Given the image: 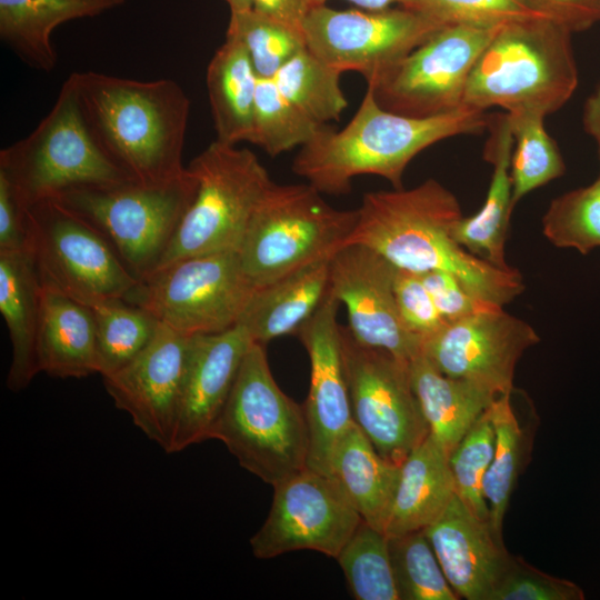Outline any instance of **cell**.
<instances>
[{
	"label": "cell",
	"mask_w": 600,
	"mask_h": 600,
	"mask_svg": "<svg viewBox=\"0 0 600 600\" xmlns=\"http://www.w3.org/2000/svg\"><path fill=\"white\" fill-rule=\"evenodd\" d=\"M339 300L329 291L297 336L310 360V387L303 406L309 430L307 467L329 473L332 453L353 423L344 376Z\"/></svg>",
	"instance_id": "19"
},
{
	"label": "cell",
	"mask_w": 600,
	"mask_h": 600,
	"mask_svg": "<svg viewBox=\"0 0 600 600\" xmlns=\"http://www.w3.org/2000/svg\"><path fill=\"white\" fill-rule=\"evenodd\" d=\"M236 146L214 140L187 166L198 181L197 193L157 269L193 256L239 250L273 181L251 150Z\"/></svg>",
	"instance_id": "9"
},
{
	"label": "cell",
	"mask_w": 600,
	"mask_h": 600,
	"mask_svg": "<svg viewBox=\"0 0 600 600\" xmlns=\"http://www.w3.org/2000/svg\"><path fill=\"white\" fill-rule=\"evenodd\" d=\"M258 289L238 251L193 256L157 269L123 298L187 334L234 327Z\"/></svg>",
	"instance_id": "10"
},
{
	"label": "cell",
	"mask_w": 600,
	"mask_h": 600,
	"mask_svg": "<svg viewBox=\"0 0 600 600\" xmlns=\"http://www.w3.org/2000/svg\"><path fill=\"white\" fill-rule=\"evenodd\" d=\"M252 343L239 324L217 333L192 334L168 453L210 439Z\"/></svg>",
	"instance_id": "20"
},
{
	"label": "cell",
	"mask_w": 600,
	"mask_h": 600,
	"mask_svg": "<svg viewBox=\"0 0 600 600\" xmlns=\"http://www.w3.org/2000/svg\"><path fill=\"white\" fill-rule=\"evenodd\" d=\"M198 189L187 168L167 182L81 187L52 198L92 226L141 281L158 268Z\"/></svg>",
	"instance_id": "7"
},
{
	"label": "cell",
	"mask_w": 600,
	"mask_h": 600,
	"mask_svg": "<svg viewBox=\"0 0 600 600\" xmlns=\"http://www.w3.org/2000/svg\"><path fill=\"white\" fill-rule=\"evenodd\" d=\"M574 582L548 574L518 556L510 554L489 600H583Z\"/></svg>",
	"instance_id": "42"
},
{
	"label": "cell",
	"mask_w": 600,
	"mask_h": 600,
	"mask_svg": "<svg viewBox=\"0 0 600 600\" xmlns=\"http://www.w3.org/2000/svg\"><path fill=\"white\" fill-rule=\"evenodd\" d=\"M454 494L448 454L429 433L400 464L384 533L399 536L426 529Z\"/></svg>",
	"instance_id": "27"
},
{
	"label": "cell",
	"mask_w": 600,
	"mask_h": 600,
	"mask_svg": "<svg viewBox=\"0 0 600 600\" xmlns=\"http://www.w3.org/2000/svg\"><path fill=\"white\" fill-rule=\"evenodd\" d=\"M542 233L553 246L582 254L600 247V176L554 198L542 217Z\"/></svg>",
	"instance_id": "39"
},
{
	"label": "cell",
	"mask_w": 600,
	"mask_h": 600,
	"mask_svg": "<svg viewBox=\"0 0 600 600\" xmlns=\"http://www.w3.org/2000/svg\"><path fill=\"white\" fill-rule=\"evenodd\" d=\"M70 77L91 137L131 179L156 184L186 172L182 154L190 100L177 81L96 71Z\"/></svg>",
	"instance_id": "2"
},
{
	"label": "cell",
	"mask_w": 600,
	"mask_h": 600,
	"mask_svg": "<svg viewBox=\"0 0 600 600\" xmlns=\"http://www.w3.org/2000/svg\"><path fill=\"white\" fill-rule=\"evenodd\" d=\"M124 0H0V37L28 67L49 72L57 64L53 30L68 21L94 17Z\"/></svg>",
	"instance_id": "26"
},
{
	"label": "cell",
	"mask_w": 600,
	"mask_h": 600,
	"mask_svg": "<svg viewBox=\"0 0 600 600\" xmlns=\"http://www.w3.org/2000/svg\"><path fill=\"white\" fill-rule=\"evenodd\" d=\"M357 209L330 206L307 183H272L257 207L238 250L254 286L262 287L304 266L330 259L346 244Z\"/></svg>",
	"instance_id": "8"
},
{
	"label": "cell",
	"mask_w": 600,
	"mask_h": 600,
	"mask_svg": "<svg viewBox=\"0 0 600 600\" xmlns=\"http://www.w3.org/2000/svg\"><path fill=\"white\" fill-rule=\"evenodd\" d=\"M42 283L30 252H0V312L11 342L6 383L24 390L40 372L37 342L41 318Z\"/></svg>",
	"instance_id": "23"
},
{
	"label": "cell",
	"mask_w": 600,
	"mask_h": 600,
	"mask_svg": "<svg viewBox=\"0 0 600 600\" xmlns=\"http://www.w3.org/2000/svg\"><path fill=\"white\" fill-rule=\"evenodd\" d=\"M206 84L216 140L250 142L258 77L239 41L226 37L208 64Z\"/></svg>",
	"instance_id": "30"
},
{
	"label": "cell",
	"mask_w": 600,
	"mask_h": 600,
	"mask_svg": "<svg viewBox=\"0 0 600 600\" xmlns=\"http://www.w3.org/2000/svg\"><path fill=\"white\" fill-rule=\"evenodd\" d=\"M96 323L97 372L110 376L130 363L153 339L158 319L123 299L91 306Z\"/></svg>",
	"instance_id": "32"
},
{
	"label": "cell",
	"mask_w": 600,
	"mask_h": 600,
	"mask_svg": "<svg viewBox=\"0 0 600 600\" xmlns=\"http://www.w3.org/2000/svg\"><path fill=\"white\" fill-rule=\"evenodd\" d=\"M572 32L589 29L600 21V0H531Z\"/></svg>",
	"instance_id": "46"
},
{
	"label": "cell",
	"mask_w": 600,
	"mask_h": 600,
	"mask_svg": "<svg viewBox=\"0 0 600 600\" xmlns=\"http://www.w3.org/2000/svg\"><path fill=\"white\" fill-rule=\"evenodd\" d=\"M28 241L27 210L0 173V252L27 251Z\"/></svg>",
	"instance_id": "45"
},
{
	"label": "cell",
	"mask_w": 600,
	"mask_h": 600,
	"mask_svg": "<svg viewBox=\"0 0 600 600\" xmlns=\"http://www.w3.org/2000/svg\"><path fill=\"white\" fill-rule=\"evenodd\" d=\"M572 33L552 19L502 26L478 58L462 106L543 117L558 111L579 82Z\"/></svg>",
	"instance_id": "4"
},
{
	"label": "cell",
	"mask_w": 600,
	"mask_h": 600,
	"mask_svg": "<svg viewBox=\"0 0 600 600\" xmlns=\"http://www.w3.org/2000/svg\"><path fill=\"white\" fill-rule=\"evenodd\" d=\"M357 600H399L388 536L363 520L336 558Z\"/></svg>",
	"instance_id": "35"
},
{
	"label": "cell",
	"mask_w": 600,
	"mask_h": 600,
	"mask_svg": "<svg viewBox=\"0 0 600 600\" xmlns=\"http://www.w3.org/2000/svg\"><path fill=\"white\" fill-rule=\"evenodd\" d=\"M322 127L293 104L273 79L258 78L250 143L277 157L301 148Z\"/></svg>",
	"instance_id": "36"
},
{
	"label": "cell",
	"mask_w": 600,
	"mask_h": 600,
	"mask_svg": "<svg viewBox=\"0 0 600 600\" xmlns=\"http://www.w3.org/2000/svg\"><path fill=\"white\" fill-rule=\"evenodd\" d=\"M226 37L241 43L261 79H273L284 64L307 49L302 31L254 9L230 13Z\"/></svg>",
	"instance_id": "37"
},
{
	"label": "cell",
	"mask_w": 600,
	"mask_h": 600,
	"mask_svg": "<svg viewBox=\"0 0 600 600\" xmlns=\"http://www.w3.org/2000/svg\"><path fill=\"white\" fill-rule=\"evenodd\" d=\"M511 394H500L489 407L496 432L494 451L483 481L489 521L502 539L503 519L528 453V438L511 403Z\"/></svg>",
	"instance_id": "31"
},
{
	"label": "cell",
	"mask_w": 600,
	"mask_h": 600,
	"mask_svg": "<svg viewBox=\"0 0 600 600\" xmlns=\"http://www.w3.org/2000/svg\"><path fill=\"white\" fill-rule=\"evenodd\" d=\"M37 356L39 371L54 378L98 373L91 307L42 287Z\"/></svg>",
	"instance_id": "25"
},
{
	"label": "cell",
	"mask_w": 600,
	"mask_h": 600,
	"mask_svg": "<svg viewBox=\"0 0 600 600\" xmlns=\"http://www.w3.org/2000/svg\"><path fill=\"white\" fill-rule=\"evenodd\" d=\"M447 26L411 8L338 10L313 7L302 23L307 50L339 73L370 81Z\"/></svg>",
	"instance_id": "13"
},
{
	"label": "cell",
	"mask_w": 600,
	"mask_h": 600,
	"mask_svg": "<svg viewBox=\"0 0 600 600\" xmlns=\"http://www.w3.org/2000/svg\"><path fill=\"white\" fill-rule=\"evenodd\" d=\"M210 439L272 487L307 468L309 430L303 407L277 384L263 344L253 342Z\"/></svg>",
	"instance_id": "5"
},
{
	"label": "cell",
	"mask_w": 600,
	"mask_h": 600,
	"mask_svg": "<svg viewBox=\"0 0 600 600\" xmlns=\"http://www.w3.org/2000/svg\"><path fill=\"white\" fill-rule=\"evenodd\" d=\"M582 122L586 132L590 134L597 143L600 159V81L594 91L586 100Z\"/></svg>",
	"instance_id": "48"
},
{
	"label": "cell",
	"mask_w": 600,
	"mask_h": 600,
	"mask_svg": "<svg viewBox=\"0 0 600 600\" xmlns=\"http://www.w3.org/2000/svg\"><path fill=\"white\" fill-rule=\"evenodd\" d=\"M229 8L230 13L243 12L253 9V0H224Z\"/></svg>",
	"instance_id": "50"
},
{
	"label": "cell",
	"mask_w": 600,
	"mask_h": 600,
	"mask_svg": "<svg viewBox=\"0 0 600 600\" xmlns=\"http://www.w3.org/2000/svg\"><path fill=\"white\" fill-rule=\"evenodd\" d=\"M28 251L42 287L87 306L123 299L139 282L108 241L53 199L27 209Z\"/></svg>",
	"instance_id": "11"
},
{
	"label": "cell",
	"mask_w": 600,
	"mask_h": 600,
	"mask_svg": "<svg viewBox=\"0 0 600 600\" xmlns=\"http://www.w3.org/2000/svg\"><path fill=\"white\" fill-rule=\"evenodd\" d=\"M329 474L340 484L361 519L384 532L400 464L384 459L353 422L334 448Z\"/></svg>",
	"instance_id": "29"
},
{
	"label": "cell",
	"mask_w": 600,
	"mask_h": 600,
	"mask_svg": "<svg viewBox=\"0 0 600 600\" xmlns=\"http://www.w3.org/2000/svg\"><path fill=\"white\" fill-rule=\"evenodd\" d=\"M484 159L492 164L486 200L471 217H462L453 229L456 241L473 256L508 269L506 241L512 206L511 156L513 136L507 112L489 114Z\"/></svg>",
	"instance_id": "22"
},
{
	"label": "cell",
	"mask_w": 600,
	"mask_h": 600,
	"mask_svg": "<svg viewBox=\"0 0 600 600\" xmlns=\"http://www.w3.org/2000/svg\"><path fill=\"white\" fill-rule=\"evenodd\" d=\"M409 370L429 433L449 457L497 396L474 382L443 374L422 353L409 361Z\"/></svg>",
	"instance_id": "28"
},
{
	"label": "cell",
	"mask_w": 600,
	"mask_h": 600,
	"mask_svg": "<svg viewBox=\"0 0 600 600\" xmlns=\"http://www.w3.org/2000/svg\"><path fill=\"white\" fill-rule=\"evenodd\" d=\"M270 511L251 537L258 559L296 550L337 558L362 519L329 473L304 468L273 486Z\"/></svg>",
	"instance_id": "15"
},
{
	"label": "cell",
	"mask_w": 600,
	"mask_h": 600,
	"mask_svg": "<svg viewBox=\"0 0 600 600\" xmlns=\"http://www.w3.org/2000/svg\"><path fill=\"white\" fill-rule=\"evenodd\" d=\"M508 116L513 136L511 182L514 208L529 192L561 177L566 166L556 141L546 131L543 116L530 111Z\"/></svg>",
	"instance_id": "33"
},
{
	"label": "cell",
	"mask_w": 600,
	"mask_h": 600,
	"mask_svg": "<svg viewBox=\"0 0 600 600\" xmlns=\"http://www.w3.org/2000/svg\"><path fill=\"white\" fill-rule=\"evenodd\" d=\"M396 271L373 250L346 244L330 259L329 288L344 304L348 328L359 343L410 361L421 353L422 339L400 318L393 291Z\"/></svg>",
	"instance_id": "17"
},
{
	"label": "cell",
	"mask_w": 600,
	"mask_h": 600,
	"mask_svg": "<svg viewBox=\"0 0 600 600\" xmlns=\"http://www.w3.org/2000/svg\"><path fill=\"white\" fill-rule=\"evenodd\" d=\"M330 259L316 261L259 287L237 324L253 342L263 346L276 338L297 334L329 291Z\"/></svg>",
	"instance_id": "24"
},
{
	"label": "cell",
	"mask_w": 600,
	"mask_h": 600,
	"mask_svg": "<svg viewBox=\"0 0 600 600\" xmlns=\"http://www.w3.org/2000/svg\"><path fill=\"white\" fill-rule=\"evenodd\" d=\"M192 334L159 323L151 342L130 363L102 377L114 406L164 452L171 444Z\"/></svg>",
	"instance_id": "18"
},
{
	"label": "cell",
	"mask_w": 600,
	"mask_h": 600,
	"mask_svg": "<svg viewBox=\"0 0 600 600\" xmlns=\"http://www.w3.org/2000/svg\"><path fill=\"white\" fill-rule=\"evenodd\" d=\"M489 407L448 457L456 496L476 517L484 521H489V509L483 496V481L496 441Z\"/></svg>",
	"instance_id": "40"
},
{
	"label": "cell",
	"mask_w": 600,
	"mask_h": 600,
	"mask_svg": "<svg viewBox=\"0 0 600 600\" xmlns=\"http://www.w3.org/2000/svg\"><path fill=\"white\" fill-rule=\"evenodd\" d=\"M463 217L456 196L434 179L411 189L367 192L346 244H362L397 269L421 274L442 270L476 297L504 307L524 290L514 268L496 267L473 256L453 237Z\"/></svg>",
	"instance_id": "1"
},
{
	"label": "cell",
	"mask_w": 600,
	"mask_h": 600,
	"mask_svg": "<svg viewBox=\"0 0 600 600\" xmlns=\"http://www.w3.org/2000/svg\"><path fill=\"white\" fill-rule=\"evenodd\" d=\"M318 0H253V9L302 31V23Z\"/></svg>",
	"instance_id": "47"
},
{
	"label": "cell",
	"mask_w": 600,
	"mask_h": 600,
	"mask_svg": "<svg viewBox=\"0 0 600 600\" xmlns=\"http://www.w3.org/2000/svg\"><path fill=\"white\" fill-rule=\"evenodd\" d=\"M423 532L457 596L489 600L510 558L490 522L476 517L454 494Z\"/></svg>",
	"instance_id": "21"
},
{
	"label": "cell",
	"mask_w": 600,
	"mask_h": 600,
	"mask_svg": "<svg viewBox=\"0 0 600 600\" xmlns=\"http://www.w3.org/2000/svg\"><path fill=\"white\" fill-rule=\"evenodd\" d=\"M501 27L447 24L368 81V88L380 107L398 114L430 118L454 111L463 107L469 76Z\"/></svg>",
	"instance_id": "12"
},
{
	"label": "cell",
	"mask_w": 600,
	"mask_h": 600,
	"mask_svg": "<svg viewBox=\"0 0 600 600\" xmlns=\"http://www.w3.org/2000/svg\"><path fill=\"white\" fill-rule=\"evenodd\" d=\"M539 341L531 324L496 308L446 321L422 341L421 353L443 374L500 396L512 393L518 361Z\"/></svg>",
	"instance_id": "16"
},
{
	"label": "cell",
	"mask_w": 600,
	"mask_h": 600,
	"mask_svg": "<svg viewBox=\"0 0 600 600\" xmlns=\"http://www.w3.org/2000/svg\"><path fill=\"white\" fill-rule=\"evenodd\" d=\"M393 291L404 327L422 341L446 323L420 274L397 269Z\"/></svg>",
	"instance_id": "43"
},
{
	"label": "cell",
	"mask_w": 600,
	"mask_h": 600,
	"mask_svg": "<svg viewBox=\"0 0 600 600\" xmlns=\"http://www.w3.org/2000/svg\"><path fill=\"white\" fill-rule=\"evenodd\" d=\"M399 600H458L423 530L388 536Z\"/></svg>",
	"instance_id": "38"
},
{
	"label": "cell",
	"mask_w": 600,
	"mask_h": 600,
	"mask_svg": "<svg viewBox=\"0 0 600 600\" xmlns=\"http://www.w3.org/2000/svg\"><path fill=\"white\" fill-rule=\"evenodd\" d=\"M328 0H318L319 4ZM360 9L364 10H384L392 8V4L399 3L401 7L414 9L419 0H347Z\"/></svg>",
	"instance_id": "49"
},
{
	"label": "cell",
	"mask_w": 600,
	"mask_h": 600,
	"mask_svg": "<svg viewBox=\"0 0 600 600\" xmlns=\"http://www.w3.org/2000/svg\"><path fill=\"white\" fill-rule=\"evenodd\" d=\"M340 336L353 422L384 459L401 464L429 434L409 361L359 343L348 327Z\"/></svg>",
	"instance_id": "14"
},
{
	"label": "cell",
	"mask_w": 600,
	"mask_h": 600,
	"mask_svg": "<svg viewBox=\"0 0 600 600\" xmlns=\"http://www.w3.org/2000/svg\"><path fill=\"white\" fill-rule=\"evenodd\" d=\"M489 114L468 107L430 118H411L388 111L366 94L341 130L323 126L296 156L293 172L321 193L343 194L353 178L374 174L402 188L410 161L430 146L459 134L487 129Z\"/></svg>",
	"instance_id": "3"
},
{
	"label": "cell",
	"mask_w": 600,
	"mask_h": 600,
	"mask_svg": "<svg viewBox=\"0 0 600 600\" xmlns=\"http://www.w3.org/2000/svg\"><path fill=\"white\" fill-rule=\"evenodd\" d=\"M0 173L24 210L70 189L133 180L91 137L70 76L38 126L0 151Z\"/></svg>",
	"instance_id": "6"
},
{
	"label": "cell",
	"mask_w": 600,
	"mask_h": 600,
	"mask_svg": "<svg viewBox=\"0 0 600 600\" xmlns=\"http://www.w3.org/2000/svg\"><path fill=\"white\" fill-rule=\"evenodd\" d=\"M420 277L446 321L496 308H504L476 297L456 276L447 271L431 270L421 273Z\"/></svg>",
	"instance_id": "44"
},
{
	"label": "cell",
	"mask_w": 600,
	"mask_h": 600,
	"mask_svg": "<svg viewBox=\"0 0 600 600\" xmlns=\"http://www.w3.org/2000/svg\"><path fill=\"white\" fill-rule=\"evenodd\" d=\"M414 9L446 24L498 27L531 20L560 21L531 0H419Z\"/></svg>",
	"instance_id": "41"
},
{
	"label": "cell",
	"mask_w": 600,
	"mask_h": 600,
	"mask_svg": "<svg viewBox=\"0 0 600 600\" xmlns=\"http://www.w3.org/2000/svg\"><path fill=\"white\" fill-rule=\"evenodd\" d=\"M340 74L304 49L284 64L273 80L302 112L326 126L338 120L348 107Z\"/></svg>",
	"instance_id": "34"
}]
</instances>
